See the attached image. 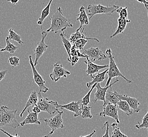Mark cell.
Masks as SVG:
<instances>
[{"label": "cell", "mask_w": 148, "mask_h": 137, "mask_svg": "<svg viewBox=\"0 0 148 137\" xmlns=\"http://www.w3.org/2000/svg\"><path fill=\"white\" fill-rule=\"evenodd\" d=\"M50 20L51 26L49 29L47 30V32H54L56 34L58 31H61L63 33H64L65 30L67 27H72L70 20L63 15L62 9L59 7L56 12L49 18Z\"/></svg>", "instance_id": "1"}, {"label": "cell", "mask_w": 148, "mask_h": 137, "mask_svg": "<svg viewBox=\"0 0 148 137\" xmlns=\"http://www.w3.org/2000/svg\"><path fill=\"white\" fill-rule=\"evenodd\" d=\"M17 110H12L9 107L2 105L0 107V127L9 126L15 130L20 126L16 114Z\"/></svg>", "instance_id": "2"}, {"label": "cell", "mask_w": 148, "mask_h": 137, "mask_svg": "<svg viewBox=\"0 0 148 137\" xmlns=\"http://www.w3.org/2000/svg\"><path fill=\"white\" fill-rule=\"evenodd\" d=\"M106 54L108 55L109 58V66L108 68V71L107 72V74L108 76V79L107 80L106 86H109L111 80L114 77H121L124 79L128 84H130L132 82V81L127 79L122 75L121 72L119 70L117 64L115 62L114 58L112 55V52L110 49H108L106 50Z\"/></svg>", "instance_id": "3"}, {"label": "cell", "mask_w": 148, "mask_h": 137, "mask_svg": "<svg viewBox=\"0 0 148 137\" xmlns=\"http://www.w3.org/2000/svg\"><path fill=\"white\" fill-rule=\"evenodd\" d=\"M38 101L36 105L38 107L41 111L46 112L50 114H52L58 112V103L56 101H53L52 100H49L47 98H44L42 95L41 92H38Z\"/></svg>", "instance_id": "4"}, {"label": "cell", "mask_w": 148, "mask_h": 137, "mask_svg": "<svg viewBox=\"0 0 148 137\" xmlns=\"http://www.w3.org/2000/svg\"><path fill=\"white\" fill-rule=\"evenodd\" d=\"M119 8L118 6L115 5L112 6H105L100 4L97 5L89 4L88 6V16H89V20L91 19L92 17L98 14H105L108 15L111 14L116 11Z\"/></svg>", "instance_id": "5"}, {"label": "cell", "mask_w": 148, "mask_h": 137, "mask_svg": "<svg viewBox=\"0 0 148 137\" xmlns=\"http://www.w3.org/2000/svg\"><path fill=\"white\" fill-rule=\"evenodd\" d=\"M63 111H59L58 114L53 117L49 119H43L46 125L51 129V131L47 134V136L53 134L54 131L58 129H62L64 127V125L63 124Z\"/></svg>", "instance_id": "6"}, {"label": "cell", "mask_w": 148, "mask_h": 137, "mask_svg": "<svg viewBox=\"0 0 148 137\" xmlns=\"http://www.w3.org/2000/svg\"><path fill=\"white\" fill-rule=\"evenodd\" d=\"M29 63L32 70L34 82L36 83L38 86H39V92L43 93L47 92L49 89L45 85V80L43 79L41 75L39 74V72L36 70V66L34 65V63L33 62L32 56L31 55H29Z\"/></svg>", "instance_id": "7"}, {"label": "cell", "mask_w": 148, "mask_h": 137, "mask_svg": "<svg viewBox=\"0 0 148 137\" xmlns=\"http://www.w3.org/2000/svg\"><path fill=\"white\" fill-rule=\"evenodd\" d=\"M47 36V33L45 31L42 32L41 40L40 42L38 43L37 46L36 47L35 49L33 50L34 53L36 57L35 61L34 63V65L35 66L38 64L40 58L42 56V55L47 50V48L49 47V46L45 43V39L46 38Z\"/></svg>", "instance_id": "8"}, {"label": "cell", "mask_w": 148, "mask_h": 137, "mask_svg": "<svg viewBox=\"0 0 148 137\" xmlns=\"http://www.w3.org/2000/svg\"><path fill=\"white\" fill-rule=\"evenodd\" d=\"M83 55H86L91 62H95L96 60H104L107 59V56L99 48H90L83 51Z\"/></svg>", "instance_id": "9"}, {"label": "cell", "mask_w": 148, "mask_h": 137, "mask_svg": "<svg viewBox=\"0 0 148 137\" xmlns=\"http://www.w3.org/2000/svg\"><path fill=\"white\" fill-rule=\"evenodd\" d=\"M71 75V72L63 68L62 65L59 62L54 64L52 72L50 75L51 80L58 82L62 77H66L68 75Z\"/></svg>", "instance_id": "10"}, {"label": "cell", "mask_w": 148, "mask_h": 137, "mask_svg": "<svg viewBox=\"0 0 148 137\" xmlns=\"http://www.w3.org/2000/svg\"><path fill=\"white\" fill-rule=\"evenodd\" d=\"M99 116H109L116 120V123L119 124L120 122L119 119L118 108L117 105L108 104L104 107L103 110L99 113Z\"/></svg>", "instance_id": "11"}, {"label": "cell", "mask_w": 148, "mask_h": 137, "mask_svg": "<svg viewBox=\"0 0 148 137\" xmlns=\"http://www.w3.org/2000/svg\"><path fill=\"white\" fill-rule=\"evenodd\" d=\"M114 93L119 100L127 102L129 105L131 109H132L135 112L138 113L141 111L140 109L139 108L140 103L138 99L130 97L125 95H121L116 91H114Z\"/></svg>", "instance_id": "12"}, {"label": "cell", "mask_w": 148, "mask_h": 137, "mask_svg": "<svg viewBox=\"0 0 148 137\" xmlns=\"http://www.w3.org/2000/svg\"><path fill=\"white\" fill-rule=\"evenodd\" d=\"M119 82V79L118 78H116V80L114 82H113L112 84H110L108 86H105L104 88L101 87L100 84H98L95 86L97 91L95 92V99L93 100V102L96 103L97 101H103V103L105 102V97L107 93V91L110 89L113 84H116V82Z\"/></svg>", "instance_id": "13"}, {"label": "cell", "mask_w": 148, "mask_h": 137, "mask_svg": "<svg viewBox=\"0 0 148 137\" xmlns=\"http://www.w3.org/2000/svg\"><path fill=\"white\" fill-rule=\"evenodd\" d=\"M81 103V100L78 101H72L68 104L64 105H59L58 104V108L64 109L66 110L70 111L73 112L74 117L80 116L81 113V106L80 104Z\"/></svg>", "instance_id": "14"}, {"label": "cell", "mask_w": 148, "mask_h": 137, "mask_svg": "<svg viewBox=\"0 0 148 137\" xmlns=\"http://www.w3.org/2000/svg\"><path fill=\"white\" fill-rule=\"evenodd\" d=\"M28 114L23 121L20 123V125L24 127L25 125L29 124H34L41 125V122L39 119V114L34 113L31 110L30 108L27 110Z\"/></svg>", "instance_id": "15"}, {"label": "cell", "mask_w": 148, "mask_h": 137, "mask_svg": "<svg viewBox=\"0 0 148 137\" xmlns=\"http://www.w3.org/2000/svg\"><path fill=\"white\" fill-rule=\"evenodd\" d=\"M86 60L84 61V63H86L87 65V68L86 70V75L88 76L90 75V77H91L95 73H99V72L100 71V70L106 68H109V66H108V65L99 66L97 64H95V63L91 62L87 57H86Z\"/></svg>", "instance_id": "16"}, {"label": "cell", "mask_w": 148, "mask_h": 137, "mask_svg": "<svg viewBox=\"0 0 148 137\" xmlns=\"http://www.w3.org/2000/svg\"><path fill=\"white\" fill-rule=\"evenodd\" d=\"M38 101V92L36 91H33L30 94L29 98L28 99L27 101V102L25 105V107L24 108L23 110L20 114V116L21 118H22L24 112L27 110L28 108H29L30 107H33L34 106H35L37 104Z\"/></svg>", "instance_id": "17"}, {"label": "cell", "mask_w": 148, "mask_h": 137, "mask_svg": "<svg viewBox=\"0 0 148 137\" xmlns=\"http://www.w3.org/2000/svg\"><path fill=\"white\" fill-rule=\"evenodd\" d=\"M84 30V27H83V29H82L81 32H80V30H76L75 32L73 34H72L71 36H69V41L71 43L74 44L75 42L77 41L78 40L80 39H86V40H95L97 42H99V40L98 39H96V38H86V36H85L84 34H83V31Z\"/></svg>", "instance_id": "18"}, {"label": "cell", "mask_w": 148, "mask_h": 137, "mask_svg": "<svg viewBox=\"0 0 148 137\" xmlns=\"http://www.w3.org/2000/svg\"><path fill=\"white\" fill-rule=\"evenodd\" d=\"M77 20L79 21L80 23V27L77 29L78 30L82 29L83 25H87L89 24V18L86 13V9L84 6L80 7L79 13L77 15Z\"/></svg>", "instance_id": "19"}, {"label": "cell", "mask_w": 148, "mask_h": 137, "mask_svg": "<svg viewBox=\"0 0 148 137\" xmlns=\"http://www.w3.org/2000/svg\"><path fill=\"white\" fill-rule=\"evenodd\" d=\"M131 20L129 19H124L122 18H119L118 19V27L116 28V32L113 34V35L110 36V38H113L114 36L118 35L119 34H121L125 31V27H127V24L128 23H130Z\"/></svg>", "instance_id": "20"}, {"label": "cell", "mask_w": 148, "mask_h": 137, "mask_svg": "<svg viewBox=\"0 0 148 137\" xmlns=\"http://www.w3.org/2000/svg\"><path fill=\"white\" fill-rule=\"evenodd\" d=\"M108 71V68H107V70H106V71H104L102 72L101 73H99L95 77L94 76L90 77L92 78L93 80L92 81L86 83V86L89 88L91 87L93 85H94L95 84H100L101 82H102L106 78V75L107 74Z\"/></svg>", "instance_id": "21"}, {"label": "cell", "mask_w": 148, "mask_h": 137, "mask_svg": "<svg viewBox=\"0 0 148 137\" xmlns=\"http://www.w3.org/2000/svg\"><path fill=\"white\" fill-rule=\"evenodd\" d=\"M119 100H120L118 98L114 93L108 90L105 97V102L103 103V107L108 104L116 105Z\"/></svg>", "instance_id": "22"}, {"label": "cell", "mask_w": 148, "mask_h": 137, "mask_svg": "<svg viewBox=\"0 0 148 137\" xmlns=\"http://www.w3.org/2000/svg\"><path fill=\"white\" fill-rule=\"evenodd\" d=\"M52 2V0H51L48 3L47 6L43 10V11H42L41 15L39 18L38 21H37V24L41 26V29H42V25L43 23L44 20L46 18H47L48 15H49V14H50L51 5Z\"/></svg>", "instance_id": "23"}, {"label": "cell", "mask_w": 148, "mask_h": 137, "mask_svg": "<svg viewBox=\"0 0 148 137\" xmlns=\"http://www.w3.org/2000/svg\"><path fill=\"white\" fill-rule=\"evenodd\" d=\"M116 105L119 109L124 112L127 116H131L133 115V112L127 102L120 100Z\"/></svg>", "instance_id": "24"}, {"label": "cell", "mask_w": 148, "mask_h": 137, "mask_svg": "<svg viewBox=\"0 0 148 137\" xmlns=\"http://www.w3.org/2000/svg\"><path fill=\"white\" fill-rule=\"evenodd\" d=\"M60 36L61 38V40H62L63 45L64 48H65V50H66L67 53L68 54L69 57L67 60L69 62V61L71 60V55H70V52H71V48H72V45H71L70 42L69 41L68 39L66 38L64 33H60Z\"/></svg>", "instance_id": "25"}, {"label": "cell", "mask_w": 148, "mask_h": 137, "mask_svg": "<svg viewBox=\"0 0 148 137\" xmlns=\"http://www.w3.org/2000/svg\"><path fill=\"white\" fill-rule=\"evenodd\" d=\"M6 47L4 48H2V49H1L0 50L1 52H8L10 53L13 54L18 50V47L13 45L12 43L10 42L8 36H7L6 38Z\"/></svg>", "instance_id": "26"}, {"label": "cell", "mask_w": 148, "mask_h": 137, "mask_svg": "<svg viewBox=\"0 0 148 137\" xmlns=\"http://www.w3.org/2000/svg\"><path fill=\"white\" fill-rule=\"evenodd\" d=\"M92 107L88 105H81V113L80 116L83 119H92V115L91 113Z\"/></svg>", "instance_id": "27"}, {"label": "cell", "mask_w": 148, "mask_h": 137, "mask_svg": "<svg viewBox=\"0 0 148 137\" xmlns=\"http://www.w3.org/2000/svg\"><path fill=\"white\" fill-rule=\"evenodd\" d=\"M9 37L10 40H14L16 42H18L19 45H24V42L21 39V36H19L17 33L15 32L12 29H10L9 30Z\"/></svg>", "instance_id": "28"}, {"label": "cell", "mask_w": 148, "mask_h": 137, "mask_svg": "<svg viewBox=\"0 0 148 137\" xmlns=\"http://www.w3.org/2000/svg\"><path fill=\"white\" fill-rule=\"evenodd\" d=\"M118 125V124L116 123H113L111 125V127L113 129L112 137H127L125 134L122 133Z\"/></svg>", "instance_id": "29"}, {"label": "cell", "mask_w": 148, "mask_h": 137, "mask_svg": "<svg viewBox=\"0 0 148 137\" xmlns=\"http://www.w3.org/2000/svg\"><path fill=\"white\" fill-rule=\"evenodd\" d=\"M97 84H95L94 85H93L92 87H91V89L89 90V92L87 93V94L81 100L82 105H88L90 103V96H91V94L92 93V91L95 88Z\"/></svg>", "instance_id": "30"}, {"label": "cell", "mask_w": 148, "mask_h": 137, "mask_svg": "<svg viewBox=\"0 0 148 137\" xmlns=\"http://www.w3.org/2000/svg\"><path fill=\"white\" fill-rule=\"evenodd\" d=\"M138 122V125H135V127L138 129L142 128L147 129L148 133V111L147 114L142 118V123H140L139 121Z\"/></svg>", "instance_id": "31"}, {"label": "cell", "mask_w": 148, "mask_h": 137, "mask_svg": "<svg viewBox=\"0 0 148 137\" xmlns=\"http://www.w3.org/2000/svg\"><path fill=\"white\" fill-rule=\"evenodd\" d=\"M88 41V40H86V39H80L75 42L74 44H73V45L78 50L80 51L83 50L84 47L86 45Z\"/></svg>", "instance_id": "32"}, {"label": "cell", "mask_w": 148, "mask_h": 137, "mask_svg": "<svg viewBox=\"0 0 148 137\" xmlns=\"http://www.w3.org/2000/svg\"><path fill=\"white\" fill-rule=\"evenodd\" d=\"M116 11L119 14V18H122L124 19H127V7H119Z\"/></svg>", "instance_id": "33"}, {"label": "cell", "mask_w": 148, "mask_h": 137, "mask_svg": "<svg viewBox=\"0 0 148 137\" xmlns=\"http://www.w3.org/2000/svg\"><path fill=\"white\" fill-rule=\"evenodd\" d=\"M20 58L14 56L9 58V62L12 68H14L15 67L20 66Z\"/></svg>", "instance_id": "34"}, {"label": "cell", "mask_w": 148, "mask_h": 137, "mask_svg": "<svg viewBox=\"0 0 148 137\" xmlns=\"http://www.w3.org/2000/svg\"><path fill=\"white\" fill-rule=\"evenodd\" d=\"M70 55L71 57H77L78 58H86V55H83L81 53L79 50H78L74 46H72L71 52H70Z\"/></svg>", "instance_id": "35"}, {"label": "cell", "mask_w": 148, "mask_h": 137, "mask_svg": "<svg viewBox=\"0 0 148 137\" xmlns=\"http://www.w3.org/2000/svg\"><path fill=\"white\" fill-rule=\"evenodd\" d=\"M106 127V131L105 134L102 136V137H109V123L108 121L105 122L104 124L103 125V126L102 127V129H103L104 127Z\"/></svg>", "instance_id": "36"}, {"label": "cell", "mask_w": 148, "mask_h": 137, "mask_svg": "<svg viewBox=\"0 0 148 137\" xmlns=\"http://www.w3.org/2000/svg\"><path fill=\"white\" fill-rule=\"evenodd\" d=\"M79 58L77 57H71V60L69 61V62L71 63V66H73L79 61Z\"/></svg>", "instance_id": "37"}, {"label": "cell", "mask_w": 148, "mask_h": 137, "mask_svg": "<svg viewBox=\"0 0 148 137\" xmlns=\"http://www.w3.org/2000/svg\"><path fill=\"white\" fill-rule=\"evenodd\" d=\"M7 73H8L7 70H5L0 71V82L2 80H3V79L5 77Z\"/></svg>", "instance_id": "38"}, {"label": "cell", "mask_w": 148, "mask_h": 137, "mask_svg": "<svg viewBox=\"0 0 148 137\" xmlns=\"http://www.w3.org/2000/svg\"><path fill=\"white\" fill-rule=\"evenodd\" d=\"M0 131L1 132H2L3 133H4V134H6L9 137H20L17 134H15V136H13V135H11V134H9L8 132H7L6 131H5V130H3L1 128H0Z\"/></svg>", "instance_id": "39"}, {"label": "cell", "mask_w": 148, "mask_h": 137, "mask_svg": "<svg viewBox=\"0 0 148 137\" xmlns=\"http://www.w3.org/2000/svg\"><path fill=\"white\" fill-rule=\"evenodd\" d=\"M31 109V110L33 112L38 113V114H39V113L41 112V111L39 109V108H38V107L36 105L35 106H34L33 107H32V109Z\"/></svg>", "instance_id": "40"}, {"label": "cell", "mask_w": 148, "mask_h": 137, "mask_svg": "<svg viewBox=\"0 0 148 137\" xmlns=\"http://www.w3.org/2000/svg\"><path fill=\"white\" fill-rule=\"evenodd\" d=\"M138 2H139V3H142L143 4L144 6H145V8L147 9L148 11V2L146 1L145 0H143V1H139V0H137Z\"/></svg>", "instance_id": "41"}, {"label": "cell", "mask_w": 148, "mask_h": 137, "mask_svg": "<svg viewBox=\"0 0 148 137\" xmlns=\"http://www.w3.org/2000/svg\"><path fill=\"white\" fill-rule=\"evenodd\" d=\"M8 2H11V3H12L13 5H15V4H17V3L18 2V0H16V1H15V0H14V1H13V0L9 1V0H8Z\"/></svg>", "instance_id": "42"}, {"label": "cell", "mask_w": 148, "mask_h": 137, "mask_svg": "<svg viewBox=\"0 0 148 137\" xmlns=\"http://www.w3.org/2000/svg\"><path fill=\"white\" fill-rule=\"evenodd\" d=\"M95 132H96V131H95V130H94V131L92 132V133H91V134H89V135H87V136H80V137H92V136H93V135L95 134Z\"/></svg>", "instance_id": "43"}, {"label": "cell", "mask_w": 148, "mask_h": 137, "mask_svg": "<svg viewBox=\"0 0 148 137\" xmlns=\"http://www.w3.org/2000/svg\"><path fill=\"white\" fill-rule=\"evenodd\" d=\"M49 136H47V135H46V136H43L42 137H48Z\"/></svg>", "instance_id": "44"}, {"label": "cell", "mask_w": 148, "mask_h": 137, "mask_svg": "<svg viewBox=\"0 0 148 137\" xmlns=\"http://www.w3.org/2000/svg\"><path fill=\"white\" fill-rule=\"evenodd\" d=\"M2 49V48L1 47H0V50H1V49Z\"/></svg>", "instance_id": "45"}, {"label": "cell", "mask_w": 148, "mask_h": 137, "mask_svg": "<svg viewBox=\"0 0 148 137\" xmlns=\"http://www.w3.org/2000/svg\"></svg>", "instance_id": "46"}]
</instances>
